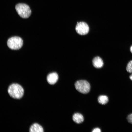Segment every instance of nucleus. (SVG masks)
<instances>
[{
    "label": "nucleus",
    "instance_id": "2",
    "mask_svg": "<svg viewBox=\"0 0 132 132\" xmlns=\"http://www.w3.org/2000/svg\"><path fill=\"white\" fill-rule=\"evenodd\" d=\"M15 8L18 15L22 18H27L31 14V10L29 7L26 4L18 3L16 5Z\"/></svg>",
    "mask_w": 132,
    "mask_h": 132
},
{
    "label": "nucleus",
    "instance_id": "14",
    "mask_svg": "<svg viewBox=\"0 0 132 132\" xmlns=\"http://www.w3.org/2000/svg\"><path fill=\"white\" fill-rule=\"evenodd\" d=\"M130 78L132 81V74L130 76Z\"/></svg>",
    "mask_w": 132,
    "mask_h": 132
},
{
    "label": "nucleus",
    "instance_id": "11",
    "mask_svg": "<svg viewBox=\"0 0 132 132\" xmlns=\"http://www.w3.org/2000/svg\"><path fill=\"white\" fill-rule=\"evenodd\" d=\"M126 70L129 73H132V60L129 61L128 63Z\"/></svg>",
    "mask_w": 132,
    "mask_h": 132
},
{
    "label": "nucleus",
    "instance_id": "1",
    "mask_svg": "<svg viewBox=\"0 0 132 132\" xmlns=\"http://www.w3.org/2000/svg\"><path fill=\"white\" fill-rule=\"evenodd\" d=\"M8 92L10 96L13 98L19 99L23 96L24 92L23 89L19 84L13 83L9 87Z\"/></svg>",
    "mask_w": 132,
    "mask_h": 132
},
{
    "label": "nucleus",
    "instance_id": "4",
    "mask_svg": "<svg viewBox=\"0 0 132 132\" xmlns=\"http://www.w3.org/2000/svg\"><path fill=\"white\" fill-rule=\"evenodd\" d=\"M75 87L76 89L80 92L83 94L88 93L90 89V85L87 81L80 80L77 81L75 83Z\"/></svg>",
    "mask_w": 132,
    "mask_h": 132
},
{
    "label": "nucleus",
    "instance_id": "6",
    "mask_svg": "<svg viewBox=\"0 0 132 132\" xmlns=\"http://www.w3.org/2000/svg\"><path fill=\"white\" fill-rule=\"evenodd\" d=\"M58 77L57 74L55 72L50 73L47 76V80L48 83L51 85L55 84L58 79Z\"/></svg>",
    "mask_w": 132,
    "mask_h": 132
},
{
    "label": "nucleus",
    "instance_id": "9",
    "mask_svg": "<svg viewBox=\"0 0 132 132\" xmlns=\"http://www.w3.org/2000/svg\"><path fill=\"white\" fill-rule=\"evenodd\" d=\"M73 121L77 123H80L83 122L84 120L83 116L79 113H75L73 115Z\"/></svg>",
    "mask_w": 132,
    "mask_h": 132
},
{
    "label": "nucleus",
    "instance_id": "5",
    "mask_svg": "<svg viewBox=\"0 0 132 132\" xmlns=\"http://www.w3.org/2000/svg\"><path fill=\"white\" fill-rule=\"evenodd\" d=\"M75 29L77 32L81 35H84L87 34L89 31V27L85 22H77Z\"/></svg>",
    "mask_w": 132,
    "mask_h": 132
},
{
    "label": "nucleus",
    "instance_id": "3",
    "mask_svg": "<svg viewBox=\"0 0 132 132\" xmlns=\"http://www.w3.org/2000/svg\"><path fill=\"white\" fill-rule=\"evenodd\" d=\"M8 47L13 50L20 49L23 44V41L22 39L18 36L11 37L8 39L7 42Z\"/></svg>",
    "mask_w": 132,
    "mask_h": 132
},
{
    "label": "nucleus",
    "instance_id": "13",
    "mask_svg": "<svg viewBox=\"0 0 132 132\" xmlns=\"http://www.w3.org/2000/svg\"><path fill=\"white\" fill-rule=\"evenodd\" d=\"M92 132H100L101 131L99 128H96L94 129Z\"/></svg>",
    "mask_w": 132,
    "mask_h": 132
},
{
    "label": "nucleus",
    "instance_id": "7",
    "mask_svg": "<svg viewBox=\"0 0 132 132\" xmlns=\"http://www.w3.org/2000/svg\"><path fill=\"white\" fill-rule=\"evenodd\" d=\"M92 63L93 66L97 68H100L103 66L104 63L102 59L99 57L97 56L93 60Z\"/></svg>",
    "mask_w": 132,
    "mask_h": 132
},
{
    "label": "nucleus",
    "instance_id": "8",
    "mask_svg": "<svg viewBox=\"0 0 132 132\" xmlns=\"http://www.w3.org/2000/svg\"><path fill=\"white\" fill-rule=\"evenodd\" d=\"M29 132H43V128L40 125L37 123L33 124L30 127Z\"/></svg>",
    "mask_w": 132,
    "mask_h": 132
},
{
    "label": "nucleus",
    "instance_id": "10",
    "mask_svg": "<svg viewBox=\"0 0 132 132\" xmlns=\"http://www.w3.org/2000/svg\"><path fill=\"white\" fill-rule=\"evenodd\" d=\"M108 97L106 95H100L98 98V101L99 103L102 105L106 104L108 102Z\"/></svg>",
    "mask_w": 132,
    "mask_h": 132
},
{
    "label": "nucleus",
    "instance_id": "12",
    "mask_svg": "<svg viewBox=\"0 0 132 132\" xmlns=\"http://www.w3.org/2000/svg\"><path fill=\"white\" fill-rule=\"evenodd\" d=\"M127 119L129 122L132 124V113L130 114L128 116Z\"/></svg>",
    "mask_w": 132,
    "mask_h": 132
},
{
    "label": "nucleus",
    "instance_id": "15",
    "mask_svg": "<svg viewBox=\"0 0 132 132\" xmlns=\"http://www.w3.org/2000/svg\"><path fill=\"white\" fill-rule=\"evenodd\" d=\"M130 50L131 53H132V45L131 46L130 48Z\"/></svg>",
    "mask_w": 132,
    "mask_h": 132
}]
</instances>
